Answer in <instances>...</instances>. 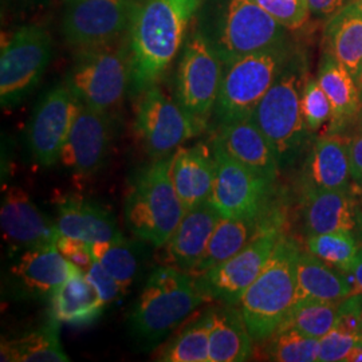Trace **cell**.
I'll return each mask as SVG.
<instances>
[{"label":"cell","mask_w":362,"mask_h":362,"mask_svg":"<svg viewBox=\"0 0 362 362\" xmlns=\"http://www.w3.org/2000/svg\"><path fill=\"white\" fill-rule=\"evenodd\" d=\"M202 0H132L129 46L132 97L157 85L177 54Z\"/></svg>","instance_id":"cell-1"},{"label":"cell","mask_w":362,"mask_h":362,"mask_svg":"<svg viewBox=\"0 0 362 362\" xmlns=\"http://www.w3.org/2000/svg\"><path fill=\"white\" fill-rule=\"evenodd\" d=\"M194 27L223 64L290 40L288 30L254 0H202Z\"/></svg>","instance_id":"cell-2"},{"label":"cell","mask_w":362,"mask_h":362,"mask_svg":"<svg viewBox=\"0 0 362 362\" xmlns=\"http://www.w3.org/2000/svg\"><path fill=\"white\" fill-rule=\"evenodd\" d=\"M206 300L192 275L173 266L158 267L130 313V334L145 349L155 346Z\"/></svg>","instance_id":"cell-3"},{"label":"cell","mask_w":362,"mask_h":362,"mask_svg":"<svg viewBox=\"0 0 362 362\" xmlns=\"http://www.w3.org/2000/svg\"><path fill=\"white\" fill-rule=\"evenodd\" d=\"M297 243L282 235L258 278L239 302L250 336L264 342L282 326L297 300Z\"/></svg>","instance_id":"cell-4"},{"label":"cell","mask_w":362,"mask_h":362,"mask_svg":"<svg viewBox=\"0 0 362 362\" xmlns=\"http://www.w3.org/2000/svg\"><path fill=\"white\" fill-rule=\"evenodd\" d=\"M172 160L173 155L140 169L125 199V223L130 233L155 247L168 243L185 214L172 180Z\"/></svg>","instance_id":"cell-5"},{"label":"cell","mask_w":362,"mask_h":362,"mask_svg":"<svg viewBox=\"0 0 362 362\" xmlns=\"http://www.w3.org/2000/svg\"><path fill=\"white\" fill-rule=\"evenodd\" d=\"M298 52L287 40L263 52L224 64L219 97L214 117L220 124L251 118L262 98L272 89Z\"/></svg>","instance_id":"cell-6"},{"label":"cell","mask_w":362,"mask_h":362,"mask_svg":"<svg viewBox=\"0 0 362 362\" xmlns=\"http://www.w3.org/2000/svg\"><path fill=\"white\" fill-rule=\"evenodd\" d=\"M306 81V57L297 52L251 116L276 151L281 165L297 155L309 133L300 107Z\"/></svg>","instance_id":"cell-7"},{"label":"cell","mask_w":362,"mask_h":362,"mask_svg":"<svg viewBox=\"0 0 362 362\" xmlns=\"http://www.w3.org/2000/svg\"><path fill=\"white\" fill-rule=\"evenodd\" d=\"M65 83L82 104L113 117L129 90L128 38L76 52Z\"/></svg>","instance_id":"cell-8"},{"label":"cell","mask_w":362,"mask_h":362,"mask_svg":"<svg viewBox=\"0 0 362 362\" xmlns=\"http://www.w3.org/2000/svg\"><path fill=\"white\" fill-rule=\"evenodd\" d=\"M224 64L204 37L192 28L181 47L176 100L202 133L214 116L219 97Z\"/></svg>","instance_id":"cell-9"},{"label":"cell","mask_w":362,"mask_h":362,"mask_svg":"<svg viewBox=\"0 0 362 362\" xmlns=\"http://www.w3.org/2000/svg\"><path fill=\"white\" fill-rule=\"evenodd\" d=\"M52 57V39L45 27L15 28L1 42L0 103L3 107L22 104L38 86Z\"/></svg>","instance_id":"cell-10"},{"label":"cell","mask_w":362,"mask_h":362,"mask_svg":"<svg viewBox=\"0 0 362 362\" xmlns=\"http://www.w3.org/2000/svg\"><path fill=\"white\" fill-rule=\"evenodd\" d=\"M136 98L134 133L152 160L175 155L182 144L199 134L191 117L158 83Z\"/></svg>","instance_id":"cell-11"},{"label":"cell","mask_w":362,"mask_h":362,"mask_svg":"<svg viewBox=\"0 0 362 362\" xmlns=\"http://www.w3.org/2000/svg\"><path fill=\"white\" fill-rule=\"evenodd\" d=\"M132 0H64L62 35L74 52L127 38Z\"/></svg>","instance_id":"cell-12"},{"label":"cell","mask_w":362,"mask_h":362,"mask_svg":"<svg viewBox=\"0 0 362 362\" xmlns=\"http://www.w3.org/2000/svg\"><path fill=\"white\" fill-rule=\"evenodd\" d=\"M282 227L284 224H278L266 230L233 258L194 275V284L199 291L208 300L238 305L248 286L258 278L267 264L284 235Z\"/></svg>","instance_id":"cell-13"},{"label":"cell","mask_w":362,"mask_h":362,"mask_svg":"<svg viewBox=\"0 0 362 362\" xmlns=\"http://www.w3.org/2000/svg\"><path fill=\"white\" fill-rule=\"evenodd\" d=\"M215 157V182L211 203L223 218H242L267 208L272 182L228 155L216 139L211 144Z\"/></svg>","instance_id":"cell-14"},{"label":"cell","mask_w":362,"mask_h":362,"mask_svg":"<svg viewBox=\"0 0 362 362\" xmlns=\"http://www.w3.org/2000/svg\"><path fill=\"white\" fill-rule=\"evenodd\" d=\"M79 105L64 83L47 91L35 106L27 127V145L40 167L49 168L59 161Z\"/></svg>","instance_id":"cell-15"},{"label":"cell","mask_w":362,"mask_h":362,"mask_svg":"<svg viewBox=\"0 0 362 362\" xmlns=\"http://www.w3.org/2000/svg\"><path fill=\"white\" fill-rule=\"evenodd\" d=\"M78 269L57 245L34 247L21 252L7 272V291L18 299H52Z\"/></svg>","instance_id":"cell-16"},{"label":"cell","mask_w":362,"mask_h":362,"mask_svg":"<svg viewBox=\"0 0 362 362\" xmlns=\"http://www.w3.org/2000/svg\"><path fill=\"white\" fill-rule=\"evenodd\" d=\"M0 226L10 255H19L34 247L57 245L61 236L57 223L49 219L18 185L3 194Z\"/></svg>","instance_id":"cell-17"},{"label":"cell","mask_w":362,"mask_h":362,"mask_svg":"<svg viewBox=\"0 0 362 362\" xmlns=\"http://www.w3.org/2000/svg\"><path fill=\"white\" fill-rule=\"evenodd\" d=\"M112 141V116L79 105L59 161L78 176L103 168Z\"/></svg>","instance_id":"cell-18"},{"label":"cell","mask_w":362,"mask_h":362,"mask_svg":"<svg viewBox=\"0 0 362 362\" xmlns=\"http://www.w3.org/2000/svg\"><path fill=\"white\" fill-rule=\"evenodd\" d=\"M284 215L267 207L262 212L242 216V218H223L219 220L212 233L207 250L194 267L192 275L207 272L220 263L233 258L239 251L248 246L255 238L274 226L284 224Z\"/></svg>","instance_id":"cell-19"},{"label":"cell","mask_w":362,"mask_h":362,"mask_svg":"<svg viewBox=\"0 0 362 362\" xmlns=\"http://www.w3.org/2000/svg\"><path fill=\"white\" fill-rule=\"evenodd\" d=\"M214 139L236 161L254 170L263 179L270 182L276 179L281 167L278 153L251 118L220 124Z\"/></svg>","instance_id":"cell-20"},{"label":"cell","mask_w":362,"mask_h":362,"mask_svg":"<svg viewBox=\"0 0 362 362\" xmlns=\"http://www.w3.org/2000/svg\"><path fill=\"white\" fill-rule=\"evenodd\" d=\"M303 180V192L349 188V137L342 133L320 137L306 160Z\"/></svg>","instance_id":"cell-21"},{"label":"cell","mask_w":362,"mask_h":362,"mask_svg":"<svg viewBox=\"0 0 362 362\" xmlns=\"http://www.w3.org/2000/svg\"><path fill=\"white\" fill-rule=\"evenodd\" d=\"M220 219L221 215L211 200L187 209L167 243V254L172 266L182 272H194L203 258Z\"/></svg>","instance_id":"cell-22"},{"label":"cell","mask_w":362,"mask_h":362,"mask_svg":"<svg viewBox=\"0 0 362 362\" xmlns=\"http://www.w3.org/2000/svg\"><path fill=\"white\" fill-rule=\"evenodd\" d=\"M172 180L184 209L211 200L215 182V157L206 144L182 146L172 160Z\"/></svg>","instance_id":"cell-23"},{"label":"cell","mask_w":362,"mask_h":362,"mask_svg":"<svg viewBox=\"0 0 362 362\" xmlns=\"http://www.w3.org/2000/svg\"><path fill=\"white\" fill-rule=\"evenodd\" d=\"M358 206L350 188L303 192V221L308 235L353 233L358 226Z\"/></svg>","instance_id":"cell-24"},{"label":"cell","mask_w":362,"mask_h":362,"mask_svg":"<svg viewBox=\"0 0 362 362\" xmlns=\"http://www.w3.org/2000/svg\"><path fill=\"white\" fill-rule=\"evenodd\" d=\"M55 223L62 236L81 239L90 245L124 239L115 216L106 208L83 199L64 200L58 206Z\"/></svg>","instance_id":"cell-25"},{"label":"cell","mask_w":362,"mask_h":362,"mask_svg":"<svg viewBox=\"0 0 362 362\" xmlns=\"http://www.w3.org/2000/svg\"><path fill=\"white\" fill-rule=\"evenodd\" d=\"M317 79L324 89L333 109L329 133H342L350 128L358 115L361 101L356 79L336 58L325 50Z\"/></svg>","instance_id":"cell-26"},{"label":"cell","mask_w":362,"mask_h":362,"mask_svg":"<svg viewBox=\"0 0 362 362\" xmlns=\"http://www.w3.org/2000/svg\"><path fill=\"white\" fill-rule=\"evenodd\" d=\"M50 302L52 320L58 324L71 326L94 324L106 308L82 270H77L69 276L64 285L54 293Z\"/></svg>","instance_id":"cell-27"},{"label":"cell","mask_w":362,"mask_h":362,"mask_svg":"<svg viewBox=\"0 0 362 362\" xmlns=\"http://www.w3.org/2000/svg\"><path fill=\"white\" fill-rule=\"evenodd\" d=\"M209 362H243L252 354V338L240 310L233 305L211 308Z\"/></svg>","instance_id":"cell-28"},{"label":"cell","mask_w":362,"mask_h":362,"mask_svg":"<svg viewBox=\"0 0 362 362\" xmlns=\"http://www.w3.org/2000/svg\"><path fill=\"white\" fill-rule=\"evenodd\" d=\"M325 50L356 78L362 64V4L353 0L327 19L324 30Z\"/></svg>","instance_id":"cell-29"},{"label":"cell","mask_w":362,"mask_h":362,"mask_svg":"<svg viewBox=\"0 0 362 362\" xmlns=\"http://www.w3.org/2000/svg\"><path fill=\"white\" fill-rule=\"evenodd\" d=\"M350 294H353V285L348 274L332 267L309 251L299 252L296 302L303 299L338 302Z\"/></svg>","instance_id":"cell-30"},{"label":"cell","mask_w":362,"mask_h":362,"mask_svg":"<svg viewBox=\"0 0 362 362\" xmlns=\"http://www.w3.org/2000/svg\"><path fill=\"white\" fill-rule=\"evenodd\" d=\"M58 322L43 325L22 336L1 341L0 360L4 362H67L58 337Z\"/></svg>","instance_id":"cell-31"},{"label":"cell","mask_w":362,"mask_h":362,"mask_svg":"<svg viewBox=\"0 0 362 362\" xmlns=\"http://www.w3.org/2000/svg\"><path fill=\"white\" fill-rule=\"evenodd\" d=\"M209 309L185 325L156 353V361L209 362Z\"/></svg>","instance_id":"cell-32"},{"label":"cell","mask_w":362,"mask_h":362,"mask_svg":"<svg viewBox=\"0 0 362 362\" xmlns=\"http://www.w3.org/2000/svg\"><path fill=\"white\" fill-rule=\"evenodd\" d=\"M94 259L109 272L127 293L141 270L143 247L125 238L117 242L91 245Z\"/></svg>","instance_id":"cell-33"},{"label":"cell","mask_w":362,"mask_h":362,"mask_svg":"<svg viewBox=\"0 0 362 362\" xmlns=\"http://www.w3.org/2000/svg\"><path fill=\"white\" fill-rule=\"evenodd\" d=\"M338 302L314 299L298 300L281 327L296 329L305 336L320 339L336 326Z\"/></svg>","instance_id":"cell-34"},{"label":"cell","mask_w":362,"mask_h":362,"mask_svg":"<svg viewBox=\"0 0 362 362\" xmlns=\"http://www.w3.org/2000/svg\"><path fill=\"white\" fill-rule=\"evenodd\" d=\"M308 251L337 270L349 274L360 247L354 233L339 231L310 235L308 238Z\"/></svg>","instance_id":"cell-35"},{"label":"cell","mask_w":362,"mask_h":362,"mask_svg":"<svg viewBox=\"0 0 362 362\" xmlns=\"http://www.w3.org/2000/svg\"><path fill=\"white\" fill-rule=\"evenodd\" d=\"M266 358L276 362L318 361L320 339L299 333L296 329L281 327L266 339Z\"/></svg>","instance_id":"cell-36"},{"label":"cell","mask_w":362,"mask_h":362,"mask_svg":"<svg viewBox=\"0 0 362 362\" xmlns=\"http://www.w3.org/2000/svg\"><path fill=\"white\" fill-rule=\"evenodd\" d=\"M300 107L309 132L320 130L332 122V104L317 78H308L302 90Z\"/></svg>","instance_id":"cell-37"},{"label":"cell","mask_w":362,"mask_h":362,"mask_svg":"<svg viewBox=\"0 0 362 362\" xmlns=\"http://www.w3.org/2000/svg\"><path fill=\"white\" fill-rule=\"evenodd\" d=\"M288 31L303 26L309 18L308 0H254Z\"/></svg>","instance_id":"cell-38"},{"label":"cell","mask_w":362,"mask_h":362,"mask_svg":"<svg viewBox=\"0 0 362 362\" xmlns=\"http://www.w3.org/2000/svg\"><path fill=\"white\" fill-rule=\"evenodd\" d=\"M361 341V337L334 326L326 336L320 338L318 362H345L350 350Z\"/></svg>","instance_id":"cell-39"},{"label":"cell","mask_w":362,"mask_h":362,"mask_svg":"<svg viewBox=\"0 0 362 362\" xmlns=\"http://www.w3.org/2000/svg\"><path fill=\"white\" fill-rule=\"evenodd\" d=\"M85 274H86L88 281L97 290L98 296L103 299V302L106 306L116 302L125 294V291L122 290L121 286L118 285L116 279L106 272L95 259H94L90 269Z\"/></svg>","instance_id":"cell-40"},{"label":"cell","mask_w":362,"mask_h":362,"mask_svg":"<svg viewBox=\"0 0 362 362\" xmlns=\"http://www.w3.org/2000/svg\"><path fill=\"white\" fill-rule=\"evenodd\" d=\"M362 294L353 293L338 302L336 326L361 337Z\"/></svg>","instance_id":"cell-41"},{"label":"cell","mask_w":362,"mask_h":362,"mask_svg":"<svg viewBox=\"0 0 362 362\" xmlns=\"http://www.w3.org/2000/svg\"><path fill=\"white\" fill-rule=\"evenodd\" d=\"M57 247L59 252L65 257L69 262L76 264L78 269L82 272H88L94 262V255L91 250L90 243L76 239V238H69V236H59Z\"/></svg>","instance_id":"cell-42"},{"label":"cell","mask_w":362,"mask_h":362,"mask_svg":"<svg viewBox=\"0 0 362 362\" xmlns=\"http://www.w3.org/2000/svg\"><path fill=\"white\" fill-rule=\"evenodd\" d=\"M353 0H308L309 13L318 19H330Z\"/></svg>","instance_id":"cell-43"},{"label":"cell","mask_w":362,"mask_h":362,"mask_svg":"<svg viewBox=\"0 0 362 362\" xmlns=\"http://www.w3.org/2000/svg\"><path fill=\"white\" fill-rule=\"evenodd\" d=\"M349 156L351 180L362 187V133L349 137Z\"/></svg>","instance_id":"cell-44"},{"label":"cell","mask_w":362,"mask_h":362,"mask_svg":"<svg viewBox=\"0 0 362 362\" xmlns=\"http://www.w3.org/2000/svg\"><path fill=\"white\" fill-rule=\"evenodd\" d=\"M348 275L353 285V293L362 294V248H360L356 262Z\"/></svg>","instance_id":"cell-45"},{"label":"cell","mask_w":362,"mask_h":362,"mask_svg":"<svg viewBox=\"0 0 362 362\" xmlns=\"http://www.w3.org/2000/svg\"><path fill=\"white\" fill-rule=\"evenodd\" d=\"M351 127H353V130H354V134L362 133V105L360 110H358V115L356 116L353 124H351Z\"/></svg>","instance_id":"cell-46"},{"label":"cell","mask_w":362,"mask_h":362,"mask_svg":"<svg viewBox=\"0 0 362 362\" xmlns=\"http://www.w3.org/2000/svg\"><path fill=\"white\" fill-rule=\"evenodd\" d=\"M356 83H357V89H358V95H360V101H361L362 105V64L361 67H360V70H358V73H357V76H356Z\"/></svg>","instance_id":"cell-47"},{"label":"cell","mask_w":362,"mask_h":362,"mask_svg":"<svg viewBox=\"0 0 362 362\" xmlns=\"http://www.w3.org/2000/svg\"><path fill=\"white\" fill-rule=\"evenodd\" d=\"M361 338H362V324H361Z\"/></svg>","instance_id":"cell-48"}]
</instances>
